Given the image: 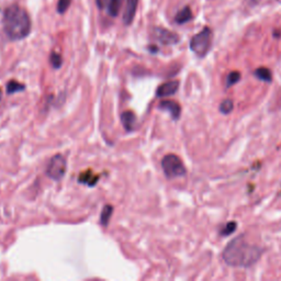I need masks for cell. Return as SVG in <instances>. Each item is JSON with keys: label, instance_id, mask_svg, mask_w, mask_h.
Here are the masks:
<instances>
[{"label": "cell", "instance_id": "cell-16", "mask_svg": "<svg viewBox=\"0 0 281 281\" xmlns=\"http://www.w3.org/2000/svg\"><path fill=\"white\" fill-rule=\"evenodd\" d=\"M25 90V85L18 83L17 80H11L7 85V92L8 93H16L18 91Z\"/></svg>", "mask_w": 281, "mask_h": 281}, {"label": "cell", "instance_id": "cell-5", "mask_svg": "<svg viewBox=\"0 0 281 281\" xmlns=\"http://www.w3.org/2000/svg\"><path fill=\"white\" fill-rule=\"evenodd\" d=\"M67 171L66 158L61 154H57L51 158L46 168V175L53 180H61Z\"/></svg>", "mask_w": 281, "mask_h": 281}, {"label": "cell", "instance_id": "cell-10", "mask_svg": "<svg viewBox=\"0 0 281 281\" xmlns=\"http://www.w3.org/2000/svg\"><path fill=\"white\" fill-rule=\"evenodd\" d=\"M121 122L125 130L131 132L134 130V128H135L136 116L132 112V111H124V112L121 114Z\"/></svg>", "mask_w": 281, "mask_h": 281}, {"label": "cell", "instance_id": "cell-1", "mask_svg": "<svg viewBox=\"0 0 281 281\" xmlns=\"http://www.w3.org/2000/svg\"><path fill=\"white\" fill-rule=\"evenodd\" d=\"M262 249L258 246L250 244L241 235L226 245L222 254V258L232 267H250L260 259Z\"/></svg>", "mask_w": 281, "mask_h": 281}, {"label": "cell", "instance_id": "cell-15", "mask_svg": "<svg viewBox=\"0 0 281 281\" xmlns=\"http://www.w3.org/2000/svg\"><path fill=\"white\" fill-rule=\"evenodd\" d=\"M112 212H113V207L112 206H110V204L104 206L102 212H101V215H100V223L103 226L108 225L109 221L111 219V215H112Z\"/></svg>", "mask_w": 281, "mask_h": 281}, {"label": "cell", "instance_id": "cell-6", "mask_svg": "<svg viewBox=\"0 0 281 281\" xmlns=\"http://www.w3.org/2000/svg\"><path fill=\"white\" fill-rule=\"evenodd\" d=\"M155 39L164 45H174L179 42L178 34L167 30L164 28H154L153 30Z\"/></svg>", "mask_w": 281, "mask_h": 281}, {"label": "cell", "instance_id": "cell-13", "mask_svg": "<svg viewBox=\"0 0 281 281\" xmlns=\"http://www.w3.org/2000/svg\"><path fill=\"white\" fill-rule=\"evenodd\" d=\"M255 76L257 78H258L259 80H262V81H266V83H270V81L272 80V74L270 70H269L268 68L266 67H259V68H257L255 70Z\"/></svg>", "mask_w": 281, "mask_h": 281}, {"label": "cell", "instance_id": "cell-7", "mask_svg": "<svg viewBox=\"0 0 281 281\" xmlns=\"http://www.w3.org/2000/svg\"><path fill=\"white\" fill-rule=\"evenodd\" d=\"M178 87H179V81H177V80L167 81V83L163 84V85H161L160 87L157 88L156 96L158 98L173 96V95H175L176 92H177Z\"/></svg>", "mask_w": 281, "mask_h": 281}, {"label": "cell", "instance_id": "cell-12", "mask_svg": "<svg viewBox=\"0 0 281 281\" xmlns=\"http://www.w3.org/2000/svg\"><path fill=\"white\" fill-rule=\"evenodd\" d=\"M191 19H192V13L189 7H185L184 9H181L175 17V21L177 22L178 25H184V23H187Z\"/></svg>", "mask_w": 281, "mask_h": 281}, {"label": "cell", "instance_id": "cell-9", "mask_svg": "<svg viewBox=\"0 0 281 281\" xmlns=\"http://www.w3.org/2000/svg\"><path fill=\"white\" fill-rule=\"evenodd\" d=\"M158 108L168 111L174 120H178L180 118L181 108L178 102H176L174 100H164L160 103V105H158Z\"/></svg>", "mask_w": 281, "mask_h": 281}, {"label": "cell", "instance_id": "cell-2", "mask_svg": "<svg viewBox=\"0 0 281 281\" xmlns=\"http://www.w3.org/2000/svg\"><path fill=\"white\" fill-rule=\"evenodd\" d=\"M4 31L13 41L26 39L31 32V20L28 13L19 6L13 5L4 13Z\"/></svg>", "mask_w": 281, "mask_h": 281}, {"label": "cell", "instance_id": "cell-14", "mask_svg": "<svg viewBox=\"0 0 281 281\" xmlns=\"http://www.w3.org/2000/svg\"><path fill=\"white\" fill-rule=\"evenodd\" d=\"M122 0H109L108 2V15L111 17H116L121 9Z\"/></svg>", "mask_w": 281, "mask_h": 281}, {"label": "cell", "instance_id": "cell-18", "mask_svg": "<svg viewBox=\"0 0 281 281\" xmlns=\"http://www.w3.org/2000/svg\"><path fill=\"white\" fill-rule=\"evenodd\" d=\"M50 62H51L53 67H54L55 69H58V68L62 66L63 58H62V56L60 54H58V53L53 52L52 54H51V56H50Z\"/></svg>", "mask_w": 281, "mask_h": 281}, {"label": "cell", "instance_id": "cell-23", "mask_svg": "<svg viewBox=\"0 0 281 281\" xmlns=\"http://www.w3.org/2000/svg\"><path fill=\"white\" fill-rule=\"evenodd\" d=\"M0 95H2V92H0Z\"/></svg>", "mask_w": 281, "mask_h": 281}, {"label": "cell", "instance_id": "cell-11", "mask_svg": "<svg viewBox=\"0 0 281 281\" xmlns=\"http://www.w3.org/2000/svg\"><path fill=\"white\" fill-rule=\"evenodd\" d=\"M98 180H99V176L93 175V173L91 171L81 173L78 178V181L80 184H85L89 187L95 186L98 183Z\"/></svg>", "mask_w": 281, "mask_h": 281}, {"label": "cell", "instance_id": "cell-20", "mask_svg": "<svg viewBox=\"0 0 281 281\" xmlns=\"http://www.w3.org/2000/svg\"><path fill=\"white\" fill-rule=\"evenodd\" d=\"M236 227H237L236 222H228V223L224 226L223 230H222L221 235H223V236L231 235V234H233L236 231Z\"/></svg>", "mask_w": 281, "mask_h": 281}, {"label": "cell", "instance_id": "cell-4", "mask_svg": "<svg viewBox=\"0 0 281 281\" xmlns=\"http://www.w3.org/2000/svg\"><path fill=\"white\" fill-rule=\"evenodd\" d=\"M162 167L167 178L183 177L187 173L183 161L175 154H168L164 157L162 161Z\"/></svg>", "mask_w": 281, "mask_h": 281}, {"label": "cell", "instance_id": "cell-22", "mask_svg": "<svg viewBox=\"0 0 281 281\" xmlns=\"http://www.w3.org/2000/svg\"><path fill=\"white\" fill-rule=\"evenodd\" d=\"M97 5H98V7L102 9L104 8V6H105V0H97Z\"/></svg>", "mask_w": 281, "mask_h": 281}, {"label": "cell", "instance_id": "cell-21", "mask_svg": "<svg viewBox=\"0 0 281 281\" xmlns=\"http://www.w3.org/2000/svg\"><path fill=\"white\" fill-rule=\"evenodd\" d=\"M70 4H72V0H58V3H57V13L58 14H65L66 11L68 10L69 8V6Z\"/></svg>", "mask_w": 281, "mask_h": 281}, {"label": "cell", "instance_id": "cell-17", "mask_svg": "<svg viewBox=\"0 0 281 281\" xmlns=\"http://www.w3.org/2000/svg\"><path fill=\"white\" fill-rule=\"evenodd\" d=\"M233 108H234V104L231 99H225V100L222 101L220 104V111L223 114L231 113Z\"/></svg>", "mask_w": 281, "mask_h": 281}, {"label": "cell", "instance_id": "cell-3", "mask_svg": "<svg viewBox=\"0 0 281 281\" xmlns=\"http://www.w3.org/2000/svg\"><path fill=\"white\" fill-rule=\"evenodd\" d=\"M212 42V32L209 28H204L202 31L196 34L190 41V50L199 57L208 54Z\"/></svg>", "mask_w": 281, "mask_h": 281}, {"label": "cell", "instance_id": "cell-19", "mask_svg": "<svg viewBox=\"0 0 281 281\" xmlns=\"http://www.w3.org/2000/svg\"><path fill=\"white\" fill-rule=\"evenodd\" d=\"M239 79H241V73L239 72H232L228 74L227 79H226V87H231L233 85H235L238 83Z\"/></svg>", "mask_w": 281, "mask_h": 281}, {"label": "cell", "instance_id": "cell-8", "mask_svg": "<svg viewBox=\"0 0 281 281\" xmlns=\"http://www.w3.org/2000/svg\"><path fill=\"white\" fill-rule=\"evenodd\" d=\"M138 0H125V8L123 13V22L125 26H130L136 14Z\"/></svg>", "mask_w": 281, "mask_h": 281}]
</instances>
